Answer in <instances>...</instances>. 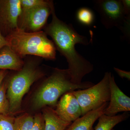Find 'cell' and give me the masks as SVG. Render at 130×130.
I'll use <instances>...</instances> for the list:
<instances>
[{"instance_id": "obj_20", "label": "cell", "mask_w": 130, "mask_h": 130, "mask_svg": "<svg viewBox=\"0 0 130 130\" xmlns=\"http://www.w3.org/2000/svg\"><path fill=\"white\" fill-rule=\"evenodd\" d=\"M31 130H44V121L42 115L38 114L35 115Z\"/></svg>"}, {"instance_id": "obj_24", "label": "cell", "mask_w": 130, "mask_h": 130, "mask_svg": "<svg viewBox=\"0 0 130 130\" xmlns=\"http://www.w3.org/2000/svg\"><path fill=\"white\" fill-rule=\"evenodd\" d=\"M7 70H0V87L8 74Z\"/></svg>"}, {"instance_id": "obj_10", "label": "cell", "mask_w": 130, "mask_h": 130, "mask_svg": "<svg viewBox=\"0 0 130 130\" xmlns=\"http://www.w3.org/2000/svg\"><path fill=\"white\" fill-rule=\"evenodd\" d=\"M53 2L47 1V3L32 9L28 16L25 31L34 32L41 31L46 25L49 16L51 14Z\"/></svg>"}, {"instance_id": "obj_8", "label": "cell", "mask_w": 130, "mask_h": 130, "mask_svg": "<svg viewBox=\"0 0 130 130\" xmlns=\"http://www.w3.org/2000/svg\"><path fill=\"white\" fill-rule=\"evenodd\" d=\"M109 83L110 101L103 114L113 116L120 112L130 111V98L119 88L113 75L110 72H109Z\"/></svg>"}, {"instance_id": "obj_13", "label": "cell", "mask_w": 130, "mask_h": 130, "mask_svg": "<svg viewBox=\"0 0 130 130\" xmlns=\"http://www.w3.org/2000/svg\"><path fill=\"white\" fill-rule=\"evenodd\" d=\"M44 108L42 116L44 121V130H66L72 123L61 118L55 109L51 107Z\"/></svg>"}, {"instance_id": "obj_6", "label": "cell", "mask_w": 130, "mask_h": 130, "mask_svg": "<svg viewBox=\"0 0 130 130\" xmlns=\"http://www.w3.org/2000/svg\"><path fill=\"white\" fill-rule=\"evenodd\" d=\"M71 91L81 107L82 116L97 109L110 101L109 72L105 73L103 79L97 84L85 89Z\"/></svg>"}, {"instance_id": "obj_9", "label": "cell", "mask_w": 130, "mask_h": 130, "mask_svg": "<svg viewBox=\"0 0 130 130\" xmlns=\"http://www.w3.org/2000/svg\"><path fill=\"white\" fill-rule=\"evenodd\" d=\"M55 110L61 118L69 122L74 121L82 116L81 107L72 91L62 96Z\"/></svg>"}, {"instance_id": "obj_23", "label": "cell", "mask_w": 130, "mask_h": 130, "mask_svg": "<svg viewBox=\"0 0 130 130\" xmlns=\"http://www.w3.org/2000/svg\"><path fill=\"white\" fill-rule=\"evenodd\" d=\"M8 46V42L2 34L0 31V50L5 46Z\"/></svg>"}, {"instance_id": "obj_5", "label": "cell", "mask_w": 130, "mask_h": 130, "mask_svg": "<svg viewBox=\"0 0 130 130\" xmlns=\"http://www.w3.org/2000/svg\"><path fill=\"white\" fill-rule=\"evenodd\" d=\"M93 3L94 8L100 14L105 28L117 27L130 39V17L126 15L121 1L97 0Z\"/></svg>"}, {"instance_id": "obj_25", "label": "cell", "mask_w": 130, "mask_h": 130, "mask_svg": "<svg viewBox=\"0 0 130 130\" xmlns=\"http://www.w3.org/2000/svg\"><path fill=\"white\" fill-rule=\"evenodd\" d=\"M114 130L113 129H112V130Z\"/></svg>"}, {"instance_id": "obj_21", "label": "cell", "mask_w": 130, "mask_h": 130, "mask_svg": "<svg viewBox=\"0 0 130 130\" xmlns=\"http://www.w3.org/2000/svg\"><path fill=\"white\" fill-rule=\"evenodd\" d=\"M114 70L119 76L122 78H125L128 80H130V72L124 71L117 68L114 67Z\"/></svg>"}, {"instance_id": "obj_14", "label": "cell", "mask_w": 130, "mask_h": 130, "mask_svg": "<svg viewBox=\"0 0 130 130\" xmlns=\"http://www.w3.org/2000/svg\"><path fill=\"white\" fill-rule=\"evenodd\" d=\"M47 1L20 0V12L18 20V29L25 31L28 16L35 7L44 5Z\"/></svg>"}, {"instance_id": "obj_18", "label": "cell", "mask_w": 130, "mask_h": 130, "mask_svg": "<svg viewBox=\"0 0 130 130\" xmlns=\"http://www.w3.org/2000/svg\"><path fill=\"white\" fill-rule=\"evenodd\" d=\"M77 19L79 23L86 26H90L93 24L94 15L93 12L86 8H81L77 12Z\"/></svg>"}, {"instance_id": "obj_1", "label": "cell", "mask_w": 130, "mask_h": 130, "mask_svg": "<svg viewBox=\"0 0 130 130\" xmlns=\"http://www.w3.org/2000/svg\"><path fill=\"white\" fill-rule=\"evenodd\" d=\"M51 14L52 21L45 26L43 31L52 38L56 50L66 59L73 83L81 84L84 77L93 71L94 66L78 53L75 46L77 44L87 46L91 40L78 34L71 24H67L58 18L54 4Z\"/></svg>"}, {"instance_id": "obj_7", "label": "cell", "mask_w": 130, "mask_h": 130, "mask_svg": "<svg viewBox=\"0 0 130 130\" xmlns=\"http://www.w3.org/2000/svg\"><path fill=\"white\" fill-rule=\"evenodd\" d=\"M20 0H0V31L7 37L18 29Z\"/></svg>"}, {"instance_id": "obj_3", "label": "cell", "mask_w": 130, "mask_h": 130, "mask_svg": "<svg viewBox=\"0 0 130 130\" xmlns=\"http://www.w3.org/2000/svg\"><path fill=\"white\" fill-rule=\"evenodd\" d=\"M5 38L8 46L22 59L31 55L50 60L56 59L54 44L43 31L29 32L18 29Z\"/></svg>"}, {"instance_id": "obj_22", "label": "cell", "mask_w": 130, "mask_h": 130, "mask_svg": "<svg viewBox=\"0 0 130 130\" xmlns=\"http://www.w3.org/2000/svg\"><path fill=\"white\" fill-rule=\"evenodd\" d=\"M124 11L126 16L130 17V1L122 0Z\"/></svg>"}, {"instance_id": "obj_12", "label": "cell", "mask_w": 130, "mask_h": 130, "mask_svg": "<svg viewBox=\"0 0 130 130\" xmlns=\"http://www.w3.org/2000/svg\"><path fill=\"white\" fill-rule=\"evenodd\" d=\"M24 62L8 46L0 50V70L18 71L23 68Z\"/></svg>"}, {"instance_id": "obj_16", "label": "cell", "mask_w": 130, "mask_h": 130, "mask_svg": "<svg viewBox=\"0 0 130 130\" xmlns=\"http://www.w3.org/2000/svg\"><path fill=\"white\" fill-rule=\"evenodd\" d=\"M34 123V117L25 113L15 118L14 130H31Z\"/></svg>"}, {"instance_id": "obj_2", "label": "cell", "mask_w": 130, "mask_h": 130, "mask_svg": "<svg viewBox=\"0 0 130 130\" xmlns=\"http://www.w3.org/2000/svg\"><path fill=\"white\" fill-rule=\"evenodd\" d=\"M90 81L79 84L73 83L68 69L54 68L51 75L43 83L35 93L33 106L35 109L44 107L56 106L58 99L65 93L77 89H85L94 85Z\"/></svg>"}, {"instance_id": "obj_15", "label": "cell", "mask_w": 130, "mask_h": 130, "mask_svg": "<svg viewBox=\"0 0 130 130\" xmlns=\"http://www.w3.org/2000/svg\"><path fill=\"white\" fill-rule=\"evenodd\" d=\"M130 116L128 112L113 116H108L104 114L101 115L98 119L97 124L94 130H111L116 125L126 120Z\"/></svg>"}, {"instance_id": "obj_19", "label": "cell", "mask_w": 130, "mask_h": 130, "mask_svg": "<svg viewBox=\"0 0 130 130\" xmlns=\"http://www.w3.org/2000/svg\"><path fill=\"white\" fill-rule=\"evenodd\" d=\"M15 119L10 113L0 115V130H14Z\"/></svg>"}, {"instance_id": "obj_11", "label": "cell", "mask_w": 130, "mask_h": 130, "mask_svg": "<svg viewBox=\"0 0 130 130\" xmlns=\"http://www.w3.org/2000/svg\"><path fill=\"white\" fill-rule=\"evenodd\" d=\"M108 103H106L97 109L88 112L72 123L66 130H93L94 123L104 114Z\"/></svg>"}, {"instance_id": "obj_4", "label": "cell", "mask_w": 130, "mask_h": 130, "mask_svg": "<svg viewBox=\"0 0 130 130\" xmlns=\"http://www.w3.org/2000/svg\"><path fill=\"white\" fill-rule=\"evenodd\" d=\"M44 73L33 61L24 64L23 68L6 80L7 84V96L9 102V113L18 112L21 108L22 100L35 82L42 77Z\"/></svg>"}, {"instance_id": "obj_17", "label": "cell", "mask_w": 130, "mask_h": 130, "mask_svg": "<svg viewBox=\"0 0 130 130\" xmlns=\"http://www.w3.org/2000/svg\"><path fill=\"white\" fill-rule=\"evenodd\" d=\"M7 84L3 80L0 87V115L9 113V102L7 96Z\"/></svg>"}]
</instances>
